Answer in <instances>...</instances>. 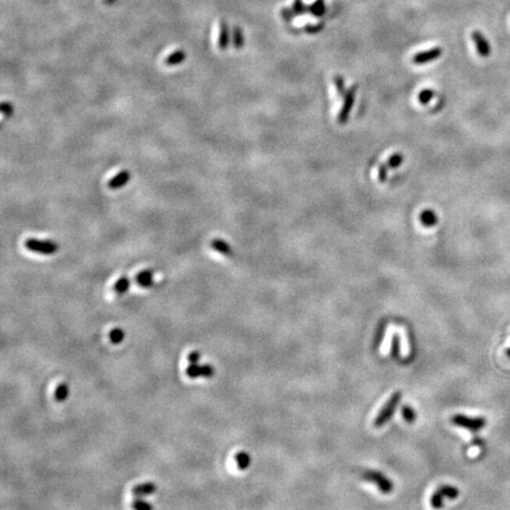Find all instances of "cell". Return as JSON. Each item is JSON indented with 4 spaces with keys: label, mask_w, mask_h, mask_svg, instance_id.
Instances as JSON below:
<instances>
[{
    "label": "cell",
    "mask_w": 510,
    "mask_h": 510,
    "mask_svg": "<svg viewBox=\"0 0 510 510\" xmlns=\"http://www.w3.org/2000/svg\"><path fill=\"white\" fill-rule=\"evenodd\" d=\"M361 477L365 479V481L372 483L377 486L378 489L380 490L381 493H387L392 492L393 490V483L387 476H385L381 471H378V470H364L363 473H361Z\"/></svg>",
    "instance_id": "obj_3"
},
{
    "label": "cell",
    "mask_w": 510,
    "mask_h": 510,
    "mask_svg": "<svg viewBox=\"0 0 510 510\" xmlns=\"http://www.w3.org/2000/svg\"><path fill=\"white\" fill-rule=\"evenodd\" d=\"M440 55H442V49L437 46V48H432L427 51L416 54L413 56L412 62L414 64H425L429 63V62L435 61V59H438Z\"/></svg>",
    "instance_id": "obj_8"
},
{
    "label": "cell",
    "mask_w": 510,
    "mask_h": 510,
    "mask_svg": "<svg viewBox=\"0 0 510 510\" xmlns=\"http://www.w3.org/2000/svg\"><path fill=\"white\" fill-rule=\"evenodd\" d=\"M116 2H117V0H103V3H104L105 5H113Z\"/></svg>",
    "instance_id": "obj_34"
},
{
    "label": "cell",
    "mask_w": 510,
    "mask_h": 510,
    "mask_svg": "<svg viewBox=\"0 0 510 510\" xmlns=\"http://www.w3.org/2000/svg\"><path fill=\"white\" fill-rule=\"evenodd\" d=\"M311 11L313 12L315 16L324 15L325 8H324V3H322V0H317V2H315L314 4L311 6Z\"/></svg>",
    "instance_id": "obj_27"
},
{
    "label": "cell",
    "mask_w": 510,
    "mask_h": 510,
    "mask_svg": "<svg viewBox=\"0 0 510 510\" xmlns=\"http://www.w3.org/2000/svg\"><path fill=\"white\" fill-rule=\"evenodd\" d=\"M282 17H284L286 21H291V17H292L291 11H289V10H287V9L282 10Z\"/></svg>",
    "instance_id": "obj_33"
},
{
    "label": "cell",
    "mask_w": 510,
    "mask_h": 510,
    "mask_svg": "<svg viewBox=\"0 0 510 510\" xmlns=\"http://www.w3.org/2000/svg\"><path fill=\"white\" fill-rule=\"evenodd\" d=\"M232 41L236 50H241L243 45H245V36H243L242 29L240 28V26H234V28H233Z\"/></svg>",
    "instance_id": "obj_19"
},
{
    "label": "cell",
    "mask_w": 510,
    "mask_h": 510,
    "mask_svg": "<svg viewBox=\"0 0 510 510\" xmlns=\"http://www.w3.org/2000/svg\"><path fill=\"white\" fill-rule=\"evenodd\" d=\"M201 359H202V354L199 351H193L188 354L189 364H200Z\"/></svg>",
    "instance_id": "obj_30"
},
{
    "label": "cell",
    "mask_w": 510,
    "mask_h": 510,
    "mask_svg": "<svg viewBox=\"0 0 510 510\" xmlns=\"http://www.w3.org/2000/svg\"><path fill=\"white\" fill-rule=\"evenodd\" d=\"M471 37H472V41L475 42L477 52H478L479 56H482V57H488V56L490 55V51H491V49H490L489 43L485 39L484 36H483L481 32L475 31L472 34Z\"/></svg>",
    "instance_id": "obj_10"
},
{
    "label": "cell",
    "mask_w": 510,
    "mask_h": 510,
    "mask_svg": "<svg viewBox=\"0 0 510 510\" xmlns=\"http://www.w3.org/2000/svg\"><path fill=\"white\" fill-rule=\"evenodd\" d=\"M130 180V173L128 172V170H122L121 173H118L116 176L113 177L109 181V188L110 189H120L122 188V187H124L126 184H128V182H129Z\"/></svg>",
    "instance_id": "obj_12"
},
{
    "label": "cell",
    "mask_w": 510,
    "mask_h": 510,
    "mask_svg": "<svg viewBox=\"0 0 510 510\" xmlns=\"http://www.w3.org/2000/svg\"><path fill=\"white\" fill-rule=\"evenodd\" d=\"M334 84H335V88H337V91H338L339 96H344V95H345L344 80L340 77V76H337V77H334Z\"/></svg>",
    "instance_id": "obj_29"
},
{
    "label": "cell",
    "mask_w": 510,
    "mask_h": 510,
    "mask_svg": "<svg viewBox=\"0 0 510 510\" xmlns=\"http://www.w3.org/2000/svg\"><path fill=\"white\" fill-rule=\"evenodd\" d=\"M131 506H133L134 510H154V505L146 501V498L135 497Z\"/></svg>",
    "instance_id": "obj_23"
},
{
    "label": "cell",
    "mask_w": 510,
    "mask_h": 510,
    "mask_svg": "<svg viewBox=\"0 0 510 510\" xmlns=\"http://www.w3.org/2000/svg\"><path fill=\"white\" fill-rule=\"evenodd\" d=\"M187 58V54L184 50H177L173 54H170L168 57L164 59V64L168 65V67H175V65L182 64Z\"/></svg>",
    "instance_id": "obj_13"
},
{
    "label": "cell",
    "mask_w": 510,
    "mask_h": 510,
    "mask_svg": "<svg viewBox=\"0 0 510 510\" xmlns=\"http://www.w3.org/2000/svg\"><path fill=\"white\" fill-rule=\"evenodd\" d=\"M124 338H126V332H124L120 327L113 328V330H111L110 333H109V339H110V341L114 345L122 344L124 341Z\"/></svg>",
    "instance_id": "obj_21"
},
{
    "label": "cell",
    "mask_w": 510,
    "mask_h": 510,
    "mask_svg": "<svg viewBox=\"0 0 510 510\" xmlns=\"http://www.w3.org/2000/svg\"><path fill=\"white\" fill-rule=\"evenodd\" d=\"M403 161L404 157L401 154H393V155L390 156V159L385 162V164H386V167L389 168V169H393V168H398L401 166Z\"/></svg>",
    "instance_id": "obj_24"
},
{
    "label": "cell",
    "mask_w": 510,
    "mask_h": 510,
    "mask_svg": "<svg viewBox=\"0 0 510 510\" xmlns=\"http://www.w3.org/2000/svg\"><path fill=\"white\" fill-rule=\"evenodd\" d=\"M186 374L190 379L196 378H212L215 374V368L212 364H189L186 368Z\"/></svg>",
    "instance_id": "obj_6"
},
{
    "label": "cell",
    "mask_w": 510,
    "mask_h": 510,
    "mask_svg": "<svg viewBox=\"0 0 510 510\" xmlns=\"http://www.w3.org/2000/svg\"><path fill=\"white\" fill-rule=\"evenodd\" d=\"M355 91H357V87H352L350 90L345 94L344 104L338 114V123L341 124V126H344V124L348 121V117H350L351 110H352V108H353V104H354Z\"/></svg>",
    "instance_id": "obj_7"
},
{
    "label": "cell",
    "mask_w": 510,
    "mask_h": 510,
    "mask_svg": "<svg viewBox=\"0 0 510 510\" xmlns=\"http://www.w3.org/2000/svg\"><path fill=\"white\" fill-rule=\"evenodd\" d=\"M230 39H232V36H230V30H229L228 23H227L226 21H222L221 24H220V34H219L220 50L225 51V50H227V49H228Z\"/></svg>",
    "instance_id": "obj_11"
},
{
    "label": "cell",
    "mask_w": 510,
    "mask_h": 510,
    "mask_svg": "<svg viewBox=\"0 0 510 510\" xmlns=\"http://www.w3.org/2000/svg\"><path fill=\"white\" fill-rule=\"evenodd\" d=\"M391 354L392 357L397 358L399 357L400 354V339L397 334H394L392 337V345H391Z\"/></svg>",
    "instance_id": "obj_25"
},
{
    "label": "cell",
    "mask_w": 510,
    "mask_h": 510,
    "mask_svg": "<svg viewBox=\"0 0 510 510\" xmlns=\"http://www.w3.org/2000/svg\"><path fill=\"white\" fill-rule=\"evenodd\" d=\"M451 423L456 426L476 432V431L482 430L485 426L486 420L483 417H468L465 414L457 413L451 417Z\"/></svg>",
    "instance_id": "obj_4"
},
{
    "label": "cell",
    "mask_w": 510,
    "mask_h": 510,
    "mask_svg": "<svg viewBox=\"0 0 510 510\" xmlns=\"http://www.w3.org/2000/svg\"><path fill=\"white\" fill-rule=\"evenodd\" d=\"M433 97V91L432 90H423L422 92L419 94L418 96V101L422 103L423 105L427 104L430 102L431 98Z\"/></svg>",
    "instance_id": "obj_26"
},
{
    "label": "cell",
    "mask_w": 510,
    "mask_h": 510,
    "mask_svg": "<svg viewBox=\"0 0 510 510\" xmlns=\"http://www.w3.org/2000/svg\"><path fill=\"white\" fill-rule=\"evenodd\" d=\"M401 399V392L397 391L394 392L392 396L390 397V399L385 403V405L381 407V410L378 412L376 419H374L373 425L376 427H381L384 426L389 420L392 418L394 411H396L398 404Z\"/></svg>",
    "instance_id": "obj_1"
},
{
    "label": "cell",
    "mask_w": 510,
    "mask_h": 510,
    "mask_svg": "<svg viewBox=\"0 0 510 510\" xmlns=\"http://www.w3.org/2000/svg\"><path fill=\"white\" fill-rule=\"evenodd\" d=\"M25 247L29 251L44 255H51L58 251L57 243L50 240L29 239L25 241Z\"/></svg>",
    "instance_id": "obj_5"
},
{
    "label": "cell",
    "mask_w": 510,
    "mask_h": 510,
    "mask_svg": "<svg viewBox=\"0 0 510 510\" xmlns=\"http://www.w3.org/2000/svg\"><path fill=\"white\" fill-rule=\"evenodd\" d=\"M70 396V386L67 383H61L55 390V399L62 403L65 401Z\"/></svg>",
    "instance_id": "obj_18"
},
{
    "label": "cell",
    "mask_w": 510,
    "mask_h": 510,
    "mask_svg": "<svg viewBox=\"0 0 510 510\" xmlns=\"http://www.w3.org/2000/svg\"><path fill=\"white\" fill-rule=\"evenodd\" d=\"M157 491V485L154 482H146L133 488V495L137 498H146Z\"/></svg>",
    "instance_id": "obj_9"
},
{
    "label": "cell",
    "mask_w": 510,
    "mask_h": 510,
    "mask_svg": "<svg viewBox=\"0 0 510 510\" xmlns=\"http://www.w3.org/2000/svg\"><path fill=\"white\" fill-rule=\"evenodd\" d=\"M389 168L386 167V164H381L378 169V180H379L380 183H384L387 179V173H389Z\"/></svg>",
    "instance_id": "obj_28"
},
{
    "label": "cell",
    "mask_w": 510,
    "mask_h": 510,
    "mask_svg": "<svg viewBox=\"0 0 510 510\" xmlns=\"http://www.w3.org/2000/svg\"><path fill=\"white\" fill-rule=\"evenodd\" d=\"M13 105L11 103H9V102H4V103L2 104V113L5 115V116H12L13 114Z\"/></svg>",
    "instance_id": "obj_31"
},
{
    "label": "cell",
    "mask_w": 510,
    "mask_h": 510,
    "mask_svg": "<svg viewBox=\"0 0 510 510\" xmlns=\"http://www.w3.org/2000/svg\"><path fill=\"white\" fill-rule=\"evenodd\" d=\"M506 355H508V357L510 358V348H508V350H506Z\"/></svg>",
    "instance_id": "obj_35"
},
{
    "label": "cell",
    "mask_w": 510,
    "mask_h": 510,
    "mask_svg": "<svg viewBox=\"0 0 510 510\" xmlns=\"http://www.w3.org/2000/svg\"><path fill=\"white\" fill-rule=\"evenodd\" d=\"M302 9H304V5H302L301 0H295L294 8H293V10H294L295 12H301Z\"/></svg>",
    "instance_id": "obj_32"
},
{
    "label": "cell",
    "mask_w": 510,
    "mask_h": 510,
    "mask_svg": "<svg viewBox=\"0 0 510 510\" xmlns=\"http://www.w3.org/2000/svg\"><path fill=\"white\" fill-rule=\"evenodd\" d=\"M459 496L458 488L453 485H440L432 492L430 497V504L435 510H440L444 506V499H455Z\"/></svg>",
    "instance_id": "obj_2"
},
{
    "label": "cell",
    "mask_w": 510,
    "mask_h": 510,
    "mask_svg": "<svg viewBox=\"0 0 510 510\" xmlns=\"http://www.w3.org/2000/svg\"><path fill=\"white\" fill-rule=\"evenodd\" d=\"M130 287V279L128 276H122V278L118 279L116 284L114 286L115 293H117L118 295L124 294V293L128 292V289Z\"/></svg>",
    "instance_id": "obj_20"
},
{
    "label": "cell",
    "mask_w": 510,
    "mask_h": 510,
    "mask_svg": "<svg viewBox=\"0 0 510 510\" xmlns=\"http://www.w3.org/2000/svg\"><path fill=\"white\" fill-rule=\"evenodd\" d=\"M401 416H403V418L405 419L407 423H413L417 418L416 411H414L409 404H406V405L401 407Z\"/></svg>",
    "instance_id": "obj_22"
},
{
    "label": "cell",
    "mask_w": 510,
    "mask_h": 510,
    "mask_svg": "<svg viewBox=\"0 0 510 510\" xmlns=\"http://www.w3.org/2000/svg\"><path fill=\"white\" fill-rule=\"evenodd\" d=\"M136 280L137 284L140 285L141 287L143 288L151 287V286L154 285V273L153 271H149V269L140 272L136 276Z\"/></svg>",
    "instance_id": "obj_14"
},
{
    "label": "cell",
    "mask_w": 510,
    "mask_h": 510,
    "mask_svg": "<svg viewBox=\"0 0 510 510\" xmlns=\"http://www.w3.org/2000/svg\"><path fill=\"white\" fill-rule=\"evenodd\" d=\"M235 462L240 470H246L251 466L252 457L247 451H239L235 455Z\"/></svg>",
    "instance_id": "obj_17"
},
{
    "label": "cell",
    "mask_w": 510,
    "mask_h": 510,
    "mask_svg": "<svg viewBox=\"0 0 510 510\" xmlns=\"http://www.w3.org/2000/svg\"><path fill=\"white\" fill-rule=\"evenodd\" d=\"M212 248L214 249V251L221 253V254L225 255V256H232L233 255L232 247L229 246L228 242L223 241V240H221V239L213 240V241H212Z\"/></svg>",
    "instance_id": "obj_15"
},
{
    "label": "cell",
    "mask_w": 510,
    "mask_h": 510,
    "mask_svg": "<svg viewBox=\"0 0 510 510\" xmlns=\"http://www.w3.org/2000/svg\"><path fill=\"white\" fill-rule=\"evenodd\" d=\"M419 220L424 227H426V228H431V227L435 226L437 223V215L433 210L426 209V210H423V212L420 213Z\"/></svg>",
    "instance_id": "obj_16"
}]
</instances>
